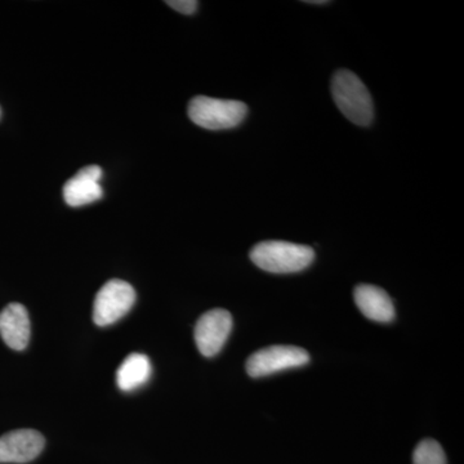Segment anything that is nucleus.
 Returning <instances> with one entry per match:
<instances>
[{"mask_svg": "<svg viewBox=\"0 0 464 464\" xmlns=\"http://www.w3.org/2000/svg\"><path fill=\"white\" fill-rule=\"evenodd\" d=\"M136 302V290L123 280H110L97 293L93 306V322L109 326L130 313Z\"/></svg>", "mask_w": 464, "mask_h": 464, "instance_id": "20e7f679", "label": "nucleus"}, {"mask_svg": "<svg viewBox=\"0 0 464 464\" xmlns=\"http://www.w3.org/2000/svg\"><path fill=\"white\" fill-rule=\"evenodd\" d=\"M307 5H328L326 0H313V2H306Z\"/></svg>", "mask_w": 464, "mask_h": 464, "instance_id": "4468645a", "label": "nucleus"}, {"mask_svg": "<svg viewBox=\"0 0 464 464\" xmlns=\"http://www.w3.org/2000/svg\"><path fill=\"white\" fill-rule=\"evenodd\" d=\"M151 362L142 353H130L116 372V384L124 392H130L142 387L151 375Z\"/></svg>", "mask_w": 464, "mask_h": 464, "instance_id": "9b49d317", "label": "nucleus"}, {"mask_svg": "<svg viewBox=\"0 0 464 464\" xmlns=\"http://www.w3.org/2000/svg\"><path fill=\"white\" fill-rule=\"evenodd\" d=\"M332 94L342 114L353 124L366 127L374 116L371 93L359 76L348 70H340L332 79Z\"/></svg>", "mask_w": 464, "mask_h": 464, "instance_id": "f03ea898", "label": "nucleus"}, {"mask_svg": "<svg viewBox=\"0 0 464 464\" xmlns=\"http://www.w3.org/2000/svg\"><path fill=\"white\" fill-rule=\"evenodd\" d=\"M413 464H447L444 449L435 440H423L415 448Z\"/></svg>", "mask_w": 464, "mask_h": 464, "instance_id": "f8f14e48", "label": "nucleus"}, {"mask_svg": "<svg viewBox=\"0 0 464 464\" xmlns=\"http://www.w3.org/2000/svg\"><path fill=\"white\" fill-rule=\"evenodd\" d=\"M353 297H355L356 306L368 319L389 323L395 317V307L390 295L378 286L362 284L356 286Z\"/></svg>", "mask_w": 464, "mask_h": 464, "instance_id": "9d476101", "label": "nucleus"}, {"mask_svg": "<svg viewBox=\"0 0 464 464\" xmlns=\"http://www.w3.org/2000/svg\"><path fill=\"white\" fill-rule=\"evenodd\" d=\"M0 115H2V110H0Z\"/></svg>", "mask_w": 464, "mask_h": 464, "instance_id": "2eb2a0df", "label": "nucleus"}, {"mask_svg": "<svg viewBox=\"0 0 464 464\" xmlns=\"http://www.w3.org/2000/svg\"><path fill=\"white\" fill-rule=\"evenodd\" d=\"M170 8H173L174 11L179 12V14H192L197 12L198 5L199 3L197 0H169V2H166Z\"/></svg>", "mask_w": 464, "mask_h": 464, "instance_id": "ddd939ff", "label": "nucleus"}, {"mask_svg": "<svg viewBox=\"0 0 464 464\" xmlns=\"http://www.w3.org/2000/svg\"><path fill=\"white\" fill-rule=\"evenodd\" d=\"M310 362V355L304 348L297 346H270L253 353L246 362V372L252 378L266 377L298 368Z\"/></svg>", "mask_w": 464, "mask_h": 464, "instance_id": "39448f33", "label": "nucleus"}, {"mask_svg": "<svg viewBox=\"0 0 464 464\" xmlns=\"http://www.w3.org/2000/svg\"><path fill=\"white\" fill-rule=\"evenodd\" d=\"M102 169L99 166L82 168L63 186V198L67 206L83 207L100 200L103 195L100 185Z\"/></svg>", "mask_w": 464, "mask_h": 464, "instance_id": "6e6552de", "label": "nucleus"}, {"mask_svg": "<svg viewBox=\"0 0 464 464\" xmlns=\"http://www.w3.org/2000/svg\"><path fill=\"white\" fill-rule=\"evenodd\" d=\"M45 440L35 430H16L0 438V463L32 462L44 449Z\"/></svg>", "mask_w": 464, "mask_h": 464, "instance_id": "0eeeda50", "label": "nucleus"}, {"mask_svg": "<svg viewBox=\"0 0 464 464\" xmlns=\"http://www.w3.org/2000/svg\"><path fill=\"white\" fill-rule=\"evenodd\" d=\"M232 329V316L222 308L208 311L195 325V342L201 355L216 356L225 346Z\"/></svg>", "mask_w": 464, "mask_h": 464, "instance_id": "423d86ee", "label": "nucleus"}, {"mask_svg": "<svg viewBox=\"0 0 464 464\" xmlns=\"http://www.w3.org/2000/svg\"><path fill=\"white\" fill-rule=\"evenodd\" d=\"M29 313L20 304H8L0 313V337L9 348L14 351L25 350L30 341Z\"/></svg>", "mask_w": 464, "mask_h": 464, "instance_id": "1a4fd4ad", "label": "nucleus"}, {"mask_svg": "<svg viewBox=\"0 0 464 464\" xmlns=\"http://www.w3.org/2000/svg\"><path fill=\"white\" fill-rule=\"evenodd\" d=\"M188 112L192 123L204 130H231L243 123L248 106L240 101L197 96L188 103Z\"/></svg>", "mask_w": 464, "mask_h": 464, "instance_id": "7ed1b4c3", "label": "nucleus"}, {"mask_svg": "<svg viewBox=\"0 0 464 464\" xmlns=\"http://www.w3.org/2000/svg\"><path fill=\"white\" fill-rule=\"evenodd\" d=\"M253 264L273 274H293L304 270L315 259L311 246L289 241L270 240L258 243L250 250Z\"/></svg>", "mask_w": 464, "mask_h": 464, "instance_id": "f257e3e1", "label": "nucleus"}]
</instances>
